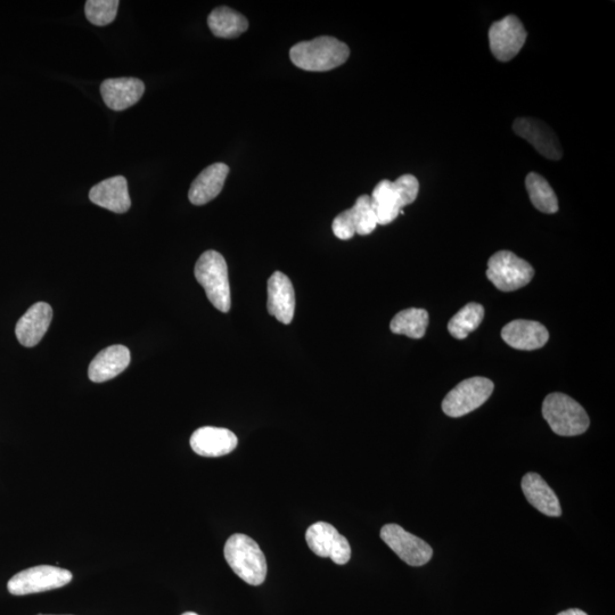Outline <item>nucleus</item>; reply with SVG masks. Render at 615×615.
<instances>
[{
	"instance_id": "nucleus-1",
	"label": "nucleus",
	"mask_w": 615,
	"mask_h": 615,
	"mask_svg": "<svg viewBox=\"0 0 615 615\" xmlns=\"http://www.w3.org/2000/svg\"><path fill=\"white\" fill-rule=\"evenodd\" d=\"M350 56L348 45L333 37L302 41L291 48V61L301 70L326 72L341 67Z\"/></svg>"
},
{
	"instance_id": "nucleus-2",
	"label": "nucleus",
	"mask_w": 615,
	"mask_h": 615,
	"mask_svg": "<svg viewBox=\"0 0 615 615\" xmlns=\"http://www.w3.org/2000/svg\"><path fill=\"white\" fill-rule=\"evenodd\" d=\"M420 183L413 175L399 177L396 182L382 180L374 188L371 201L379 225L395 221L407 205L417 199Z\"/></svg>"
},
{
	"instance_id": "nucleus-3",
	"label": "nucleus",
	"mask_w": 615,
	"mask_h": 615,
	"mask_svg": "<svg viewBox=\"0 0 615 615\" xmlns=\"http://www.w3.org/2000/svg\"><path fill=\"white\" fill-rule=\"evenodd\" d=\"M224 554L229 567L246 584L251 586L264 584L267 577V561L256 541L236 533L226 541Z\"/></svg>"
},
{
	"instance_id": "nucleus-4",
	"label": "nucleus",
	"mask_w": 615,
	"mask_h": 615,
	"mask_svg": "<svg viewBox=\"0 0 615 615\" xmlns=\"http://www.w3.org/2000/svg\"><path fill=\"white\" fill-rule=\"evenodd\" d=\"M194 273L213 307L221 313H228L232 298L225 258L217 251L204 252L196 262Z\"/></svg>"
},
{
	"instance_id": "nucleus-5",
	"label": "nucleus",
	"mask_w": 615,
	"mask_h": 615,
	"mask_svg": "<svg viewBox=\"0 0 615 615\" xmlns=\"http://www.w3.org/2000/svg\"><path fill=\"white\" fill-rule=\"evenodd\" d=\"M543 416L557 436L576 437L590 425L588 414L576 400L564 393H552L545 398Z\"/></svg>"
},
{
	"instance_id": "nucleus-6",
	"label": "nucleus",
	"mask_w": 615,
	"mask_h": 615,
	"mask_svg": "<svg viewBox=\"0 0 615 615\" xmlns=\"http://www.w3.org/2000/svg\"><path fill=\"white\" fill-rule=\"evenodd\" d=\"M535 269L511 251H498L488 261L487 277L499 291L513 292L527 286Z\"/></svg>"
},
{
	"instance_id": "nucleus-7",
	"label": "nucleus",
	"mask_w": 615,
	"mask_h": 615,
	"mask_svg": "<svg viewBox=\"0 0 615 615\" xmlns=\"http://www.w3.org/2000/svg\"><path fill=\"white\" fill-rule=\"evenodd\" d=\"M72 578L69 570L52 567V565H38V567L15 574L8 581L7 589L15 596L43 593L67 586Z\"/></svg>"
},
{
	"instance_id": "nucleus-8",
	"label": "nucleus",
	"mask_w": 615,
	"mask_h": 615,
	"mask_svg": "<svg viewBox=\"0 0 615 615\" xmlns=\"http://www.w3.org/2000/svg\"><path fill=\"white\" fill-rule=\"evenodd\" d=\"M495 385L486 377H471L451 390L444 401L442 410L449 417H462L478 409L492 395Z\"/></svg>"
},
{
	"instance_id": "nucleus-9",
	"label": "nucleus",
	"mask_w": 615,
	"mask_h": 615,
	"mask_svg": "<svg viewBox=\"0 0 615 615\" xmlns=\"http://www.w3.org/2000/svg\"><path fill=\"white\" fill-rule=\"evenodd\" d=\"M528 32L514 15L492 23L489 30L491 53L500 62H508L518 55L526 44Z\"/></svg>"
},
{
	"instance_id": "nucleus-10",
	"label": "nucleus",
	"mask_w": 615,
	"mask_h": 615,
	"mask_svg": "<svg viewBox=\"0 0 615 615\" xmlns=\"http://www.w3.org/2000/svg\"><path fill=\"white\" fill-rule=\"evenodd\" d=\"M381 538L410 567H423L432 559V547L398 524L384 526L381 530Z\"/></svg>"
},
{
	"instance_id": "nucleus-11",
	"label": "nucleus",
	"mask_w": 615,
	"mask_h": 615,
	"mask_svg": "<svg viewBox=\"0 0 615 615\" xmlns=\"http://www.w3.org/2000/svg\"><path fill=\"white\" fill-rule=\"evenodd\" d=\"M379 225L373 209L371 196L362 195L357 199L354 207L343 211L333 221V233L338 239L347 241L356 234L369 235Z\"/></svg>"
},
{
	"instance_id": "nucleus-12",
	"label": "nucleus",
	"mask_w": 615,
	"mask_h": 615,
	"mask_svg": "<svg viewBox=\"0 0 615 615\" xmlns=\"http://www.w3.org/2000/svg\"><path fill=\"white\" fill-rule=\"evenodd\" d=\"M306 540L311 551L321 557H330L335 564H347L351 559L348 539L330 523L313 524L306 532Z\"/></svg>"
},
{
	"instance_id": "nucleus-13",
	"label": "nucleus",
	"mask_w": 615,
	"mask_h": 615,
	"mask_svg": "<svg viewBox=\"0 0 615 615\" xmlns=\"http://www.w3.org/2000/svg\"><path fill=\"white\" fill-rule=\"evenodd\" d=\"M514 133L528 141L543 157L559 161L563 150L554 131L543 121L532 118L516 119L513 123Z\"/></svg>"
},
{
	"instance_id": "nucleus-14",
	"label": "nucleus",
	"mask_w": 615,
	"mask_h": 615,
	"mask_svg": "<svg viewBox=\"0 0 615 615\" xmlns=\"http://www.w3.org/2000/svg\"><path fill=\"white\" fill-rule=\"evenodd\" d=\"M269 314L278 322L289 325L293 321L295 311V292L290 278L281 272H276L268 281Z\"/></svg>"
},
{
	"instance_id": "nucleus-15",
	"label": "nucleus",
	"mask_w": 615,
	"mask_h": 615,
	"mask_svg": "<svg viewBox=\"0 0 615 615\" xmlns=\"http://www.w3.org/2000/svg\"><path fill=\"white\" fill-rule=\"evenodd\" d=\"M53 319L48 303L38 302L29 308L15 327L16 338L23 347H35L44 338Z\"/></svg>"
},
{
	"instance_id": "nucleus-16",
	"label": "nucleus",
	"mask_w": 615,
	"mask_h": 615,
	"mask_svg": "<svg viewBox=\"0 0 615 615\" xmlns=\"http://www.w3.org/2000/svg\"><path fill=\"white\" fill-rule=\"evenodd\" d=\"M144 92V82L137 78L108 79L101 86L103 101L113 111L131 108L141 101Z\"/></svg>"
},
{
	"instance_id": "nucleus-17",
	"label": "nucleus",
	"mask_w": 615,
	"mask_h": 615,
	"mask_svg": "<svg viewBox=\"0 0 615 615\" xmlns=\"http://www.w3.org/2000/svg\"><path fill=\"white\" fill-rule=\"evenodd\" d=\"M239 440L232 431L213 426H204L193 433L191 447L203 457H221L231 454Z\"/></svg>"
},
{
	"instance_id": "nucleus-18",
	"label": "nucleus",
	"mask_w": 615,
	"mask_h": 615,
	"mask_svg": "<svg viewBox=\"0 0 615 615\" xmlns=\"http://www.w3.org/2000/svg\"><path fill=\"white\" fill-rule=\"evenodd\" d=\"M502 338L514 349L532 351L545 346L549 333L543 324L518 319L504 326Z\"/></svg>"
},
{
	"instance_id": "nucleus-19",
	"label": "nucleus",
	"mask_w": 615,
	"mask_h": 615,
	"mask_svg": "<svg viewBox=\"0 0 615 615\" xmlns=\"http://www.w3.org/2000/svg\"><path fill=\"white\" fill-rule=\"evenodd\" d=\"M89 199L98 207L126 213L131 207L127 179L117 176L103 180L90 190Z\"/></svg>"
},
{
	"instance_id": "nucleus-20",
	"label": "nucleus",
	"mask_w": 615,
	"mask_h": 615,
	"mask_svg": "<svg viewBox=\"0 0 615 615\" xmlns=\"http://www.w3.org/2000/svg\"><path fill=\"white\" fill-rule=\"evenodd\" d=\"M229 167L225 163H215L205 168L201 174L195 178L188 199L194 205H204L216 199L223 191Z\"/></svg>"
},
{
	"instance_id": "nucleus-21",
	"label": "nucleus",
	"mask_w": 615,
	"mask_h": 615,
	"mask_svg": "<svg viewBox=\"0 0 615 615\" xmlns=\"http://www.w3.org/2000/svg\"><path fill=\"white\" fill-rule=\"evenodd\" d=\"M130 364V351L125 346H112L100 352L89 365V379L95 383L110 381Z\"/></svg>"
},
{
	"instance_id": "nucleus-22",
	"label": "nucleus",
	"mask_w": 615,
	"mask_h": 615,
	"mask_svg": "<svg viewBox=\"0 0 615 615\" xmlns=\"http://www.w3.org/2000/svg\"><path fill=\"white\" fill-rule=\"evenodd\" d=\"M522 490L528 502L540 513L559 518L562 507L559 498L547 482L537 473H528L522 479Z\"/></svg>"
},
{
	"instance_id": "nucleus-23",
	"label": "nucleus",
	"mask_w": 615,
	"mask_h": 615,
	"mask_svg": "<svg viewBox=\"0 0 615 615\" xmlns=\"http://www.w3.org/2000/svg\"><path fill=\"white\" fill-rule=\"evenodd\" d=\"M209 28L218 38L240 37L249 28V21L241 13L227 6L217 7L208 18Z\"/></svg>"
},
{
	"instance_id": "nucleus-24",
	"label": "nucleus",
	"mask_w": 615,
	"mask_h": 615,
	"mask_svg": "<svg viewBox=\"0 0 615 615\" xmlns=\"http://www.w3.org/2000/svg\"><path fill=\"white\" fill-rule=\"evenodd\" d=\"M429 313L425 309L410 308L400 311L392 319V333L406 335L410 339H422L429 326Z\"/></svg>"
},
{
	"instance_id": "nucleus-25",
	"label": "nucleus",
	"mask_w": 615,
	"mask_h": 615,
	"mask_svg": "<svg viewBox=\"0 0 615 615\" xmlns=\"http://www.w3.org/2000/svg\"><path fill=\"white\" fill-rule=\"evenodd\" d=\"M526 187L530 201L537 210L548 213V215L559 211V200L552 186L543 176L537 172H530L526 178Z\"/></svg>"
},
{
	"instance_id": "nucleus-26",
	"label": "nucleus",
	"mask_w": 615,
	"mask_h": 615,
	"mask_svg": "<svg viewBox=\"0 0 615 615\" xmlns=\"http://www.w3.org/2000/svg\"><path fill=\"white\" fill-rule=\"evenodd\" d=\"M485 317V308L479 303H469L450 319L448 331L457 340H464L477 330Z\"/></svg>"
},
{
	"instance_id": "nucleus-27",
	"label": "nucleus",
	"mask_w": 615,
	"mask_h": 615,
	"mask_svg": "<svg viewBox=\"0 0 615 615\" xmlns=\"http://www.w3.org/2000/svg\"><path fill=\"white\" fill-rule=\"evenodd\" d=\"M118 0H88L85 5L87 20L97 27L109 26L117 18Z\"/></svg>"
},
{
	"instance_id": "nucleus-28",
	"label": "nucleus",
	"mask_w": 615,
	"mask_h": 615,
	"mask_svg": "<svg viewBox=\"0 0 615 615\" xmlns=\"http://www.w3.org/2000/svg\"><path fill=\"white\" fill-rule=\"evenodd\" d=\"M557 615H588L586 612L581 611L579 609H570L567 611H563Z\"/></svg>"
},
{
	"instance_id": "nucleus-29",
	"label": "nucleus",
	"mask_w": 615,
	"mask_h": 615,
	"mask_svg": "<svg viewBox=\"0 0 615 615\" xmlns=\"http://www.w3.org/2000/svg\"><path fill=\"white\" fill-rule=\"evenodd\" d=\"M182 615H199L198 613H194V612H186Z\"/></svg>"
},
{
	"instance_id": "nucleus-30",
	"label": "nucleus",
	"mask_w": 615,
	"mask_h": 615,
	"mask_svg": "<svg viewBox=\"0 0 615 615\" xmlns=\"http://www.w3.org/2000/svg\"><path fill=\"white\" fill-rule=\"evenodd\" d=\"M40 615H43V614H40Z\"/></svg>"
}]
</instances>
